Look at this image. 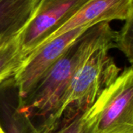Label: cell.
<instances>
[{
    "instance_id": "2",
    "label": "cell",
    "mask_w": 133,
    "mask_h": 133,
    "mask_svg": "<svg viewBox=\"0 0 133 133\" xmlns=\"http://www.w3.org/2000/svg\"><path fill=\"white\" fill-rule=\"evenodd\" d=\"M84 133H133V70L121 71L82 114Z\"/></svg>"
},
{
    "instance_id": "3",
    "label": "cell",
    "mask_w": 133,
    "mask_h": 133,
    "mask_svg": "<svg viewBox=\"0 0 133 133\" xmlns=\"http://www.w3.org/2000/svg\"><path fill=\"white\" fill-rule=\"evenodd\" d=\"M79 40V39H78ZM78 40L56 61L19 106L30 118H48L58 107L79 60Z\"/></svg>"
},
{
    "instance_id": "8",
    "label": "cell",
    "mask_w": 133,
    "mask_h": 133,
    "mask_svg": "<svg viewBox=\"0 0 133 133\" xmlns=\"http://www.w3.org/2000/svg\"><path fill=\"white\" fill-rule=\"evenodd\" d=\"M24 31L0 49V84L14 76L25 61L23 53Z\"/></svg>"
},
{
    "instance_id": "12",
    "label": "cell",
    "mask_w": 133,
    "mask_h": 133,
    "mask_svg": "<svg viewBox=\"0 0 133 133\" xmlns=\"http://www.w3.org/2000/svg\"><path fill=\"white\" fill-rule=\"evenodd\" d=\"M0 133H5V130L3 129V128L2 127L1 124H0Z\"/></svg>"
},
{
    "instance_id": "1",
    "label": "cell",
    "mask_w": 133,
    "mask_h": 133,
    "mask_svg": "<svg viewBox=\"0 0 133 133\" xmlns=\"http://www.w3.org/2000/svg\"><path fill=\"white\" fill-rule=\"evenodd\" d=\"M115 35L110 23L104 22L79 38V55L75 71L58 107L40 128L43 133L51 132L62 118L86 111L119 75L121 69L109 56V50L115 47Z\"/></svg>"
},
{
    "instance_id": "10",
    "label": "cell",
    "mask_w": 133,
    "mask_h": 133,
    "mask_svg": "<svg viewBox=\"0 0 133 133\" xmlns=\"http://www.w3.org/2000/svg\"><path fill=\"white\" fill-rule=\"evenodd\" d=\"M115 47L118 48L127 58L129 62L133 63V16L125 20L120 31H116L115 39Z\"/></svg>"
},
{
    "instance_id": "6",
    "label": "cell",
    "mask_w": 133,
    "mask_h": 133,
    "mask_svg": "<svg viewBox=\"0 0 133 133\" xmlns=\"http://www.w3.org/2000/svg\"><path fill=\"white\" fill-rule=\"evenodd\" d=\"M86 1L43 0L23 36V53L25 60L44 38L66 21Z\"/></svg>"
},
{
    "instance_id": "11",
    "label": "cell",
    "mask_w": 133,
    "mask_h": 133,
    "mask_svg": "<svg viewBox=\"0 0 133 133\" xmlns=\"http://www.w3.org/2000/svg\"><path fill=\"white\" fill-rule=\"evenodd\" d=\"M82 114H76L62 118L51 133H84Z\"/></svg>"
},
{
    "instance_id": "4",
    "label": "cell",
    "mask_w": 133,
    "mask_h": 133,
    "mask_svg": "<svg viewBox=\"0 0 133 133\" xmlns=\"http://www.w3.org/2000/svg\"><path fill=\"white\" fill-rule=\"evenodd\" d=\"M90 28L69 31L42 45L26 58L13 76L21 100L23 101L29 96L48 71Z\"/></svg>"
},
{
    "instance_id": "7",
    "label": "cell",
    "mask_w": 133,
    "mask_h": 133,
    "mask_svg": "<svg viewBox=\"0 0 133 133\" xmlns=\"http://www.w3.org/2000/svg\"><path fill=\"white\" fill-rule=\"evenodd\" d=\"M43 0H0V49L23 32Z\"/></svg>"
},
{
    "instance_id": "5",
    "label": "cell",
    "mask_w": 133,
    "mask_h": 133,
    "mask_svg": "<svg viewBox=\"0 0 133 133\" xmlns=\"http://www.w3.org/2000/svg\"><path fill=\"white\" fill-rule=\"evenodd\" d=\"M132 16L133 0H87L73 15L44 38L30 54L69 31L80 27H92L98 24L110 23L112 20L125 21Z\"/></svg>"
},
{
    "instance_id": "9",
    "label": "cell",
    "mask_w": 133,
    "mask_h": 133,
    "mask_svg": "<svg viewBox=\"0 0 133 133\" xmlns=\"http://www.w3.org/2000/svg\"><path fill=\"white\" fill-rule=\"evenodd\" d=\"M31 118L22 109L17 107L8 120L5 133H43L40 127H36Z\"/></svg>"
}]
</instances>
